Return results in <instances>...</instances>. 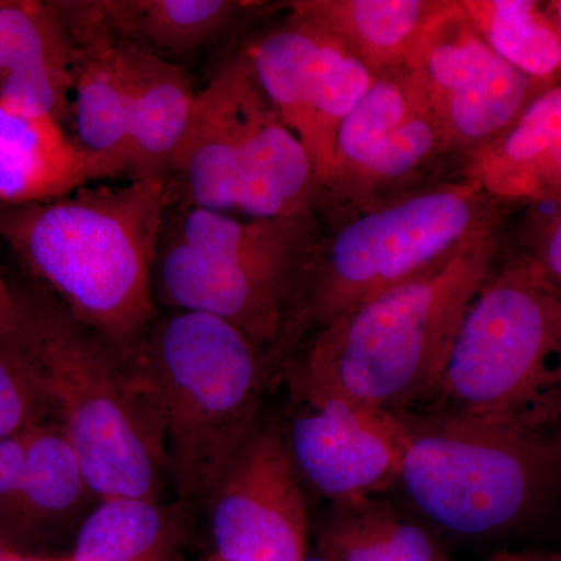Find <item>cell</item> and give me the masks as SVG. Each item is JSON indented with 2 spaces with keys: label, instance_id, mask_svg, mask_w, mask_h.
Here are the masks:
<instances>
[{
  "label": "cell",
  "instance_id": "cell-20",
  "mask_svg": "<svg viewBox=\"0 0 561 561\" xmlns=\"http://www.w3.org/2000/svg\"><path fill=\"white\" fill-rule=\"evenodd\" d=\"M331 505L317 534L324 561H451L430 531L382 494Z\"/></svg>",
  "mask_w": 561,
  "mask_h": 561
},
{
  "label": "cell",
  "instance_id": "cell-30",
  "mask_svg": "<svg viewBox=\"0 0 561 561\" xmlns=\"http://www.w3.org/2000/svg\"><path fill=\"white\" fill-rule=\"evenodd\" d=\"M486 561H561V557L549 552H501Z\"/></svg>",
  "mask_w": 561,
  "mask_h": 561
},
{
  "label": "cell",
  "instance_id": "cell-4",
  "mask_svg": "<svg viewBox=\"0 0 561 561\" xmlns=\"http://www.w3.org/2000/svg\"><path fill=\"white\" fill-rule=\"evenodd\" d=\"M504 206L476 181L457 176L335 225L327 234L320 230L268 359L272 376L305 339L332 321L502 230Z\"/></svg>",
  "mask_w": 561,
  "mask_h": 561
},
{
  "label": "cell",
  "instance_id": "cell-22",
  "mask_svg": "<svg viewBox=\"0 0 561 561\" xmlns=\"http://www.w3.org/2000/svg\"><path fill=\"white\" fill-rule=\"evenodd\" d=\"M426 103L415 70L402 68L373 76L370 87L339 130L331 180L321 191L317 208L343 190L391 133Z\"/></svg>",
  "mask_w": 561,
  "mask_h": 561
},
{
  "label": "cell",
  "instance_id": "cell-7",
  "mask_svg": "<svg viewBox=\"0 0 561 561\" xmlns=\"http://www.w3.org/2000/svg\"><path fill=\"white\" fill-rule=\"evenodd\" d=\"M415 413L561 424V297L519 254L493 271Z\"/></svg>",
  "mask_w": 561,
  "mask_h": 561
},
{
  "label": "cell",
  "instance_id": "cell-2",
  "mask_svg": "<svg viewBox=\"0 0 561 561\" xmlns=\"http://www.w3.org/2000/svg\"><path fill=\"white\" fill-rule=\"evenodd\" d=\"M502 230L364 302L312 335L283 376L290 390L411 411L434 389L478 291L496 268Z\"/></svg>",
  "mask_w": 561,
  "mask_h": 561
},
{
  "label": "cell",
  "instance_id": "cell-23",
  "mask_svg": "<svg viewBox=\"0 0 561 561\" xmlns=\"http://www.w3.org/2000/svg\"><path fill=\"white\" fill-rule=\"evenodd\" d=\"M491 50L542 87L559 84L561 41L546 3L535 0H460Z\"/></svg>",
  "mask_w": 561,
  "mask_h": 561
},
{
  "label": "cell",
  "instance_id": "cell-9",
  "mask_svg": "<svg viewBox=\"0 0 561 561\" xmlns=\"http://www.w3.org/2000/svg\"><path fill=\"white\" fill-rule=\"evenodd\" d=\"M415 70L451 157L461 164L500 138L534 98L535 83L497 57L459 2L445 0L421 33Z\"/></svg>",
  "mask_w": 561,
  "mask_h": 561
},
{
  "label": "cell",
  "instance_id": "cell-32",
  "mask_svg": "<svg viewBox=\"0 0 561 561\" xmlns=\"http://www.w3.org/2000/svg\"><path fill=\"white\" fill-rule=\"evenodd\" d=\"M549 13H551L553 22H556L557 31H559L561 41V0H552V2H546Z\"/></svg>",
  "mask_w": 561,
  "mask_h": 561
},
{
  "label": "cell",
  "instance_id": "cell-35",
  "mask_svg": "<svg viewBox=\"0 0 561 561\" xmlns=\"http://www.w3.org/2000/svg\"><path fill=\"white\" fill-rule=\"evenodd\" d=\"M205 561H224L220 559V557H217L216 553H213V556L208 557Z\"/></svg>",
  "mask_w": 561,
  "mask_h": 561
},
{
  "label": "cell",
  "instance_id": "cell-33",
  "mask_svg": "<svg viewBox=\"0 0 561 561\" xmlns=\"http://www.w3.org/2000/svg\"><path fill=\"white\" fill-rule=\"evenodd\" d=\"M9 552V549H7L5 546L2 545V541H0V561H5Z\"/></svg>",
  "mask_w": 561,
  "mask_h": 561
},
{
  "label": "cell",
  "instance_id": "cell-31",
  "mask_svg": "<svg viewBox=\"0 0 561 561\" xmlns=\"http://www.w3.org/2000/svg\"><path fill=\"white\" fill-rule=\"evenodd\" d=\"M5 561H69L68 557L62 559H49V557L21 556V553L9 552Z\"/></svg>",
  "mask_w": 561,
  "mask_h": 561
},
{
  "label": "cell",
  "instance_id": "cell-14",
  "mask_svg": "<svg viewBox=\"0 0 561 561\" xmlns=\"http://www.w3.org/2000/svg\"><path fill=\"white\" fill-rule=\"evenodd\" d=\"M99 501L60 424L51 421L33 431L20 486L0 505V541L21 556L76 541Z\"/></svg>",
  "mask_w": 561,
  "mask_h": 561
},
{
  "label": "cell",
  "instance_id": "cell-16",
  "mask_svg": "<svg viewBox=\"0 0 561 561\" xmlns=\"http://www.w3.org/2000/svg\"><path fill=\"white\" fill-rule=\"evenodd\" d=\"M113 51L130 102L131 179H169L197 103L194 81L181 66L127 41L113 39Z\"/></svg>",
  "mask_w": 561,
  "mask_h": 561
},
{
  "label": "cell",
  "instance_id": "cell-26",
  "mask_svg": "<svg viewBox=\"0 0 561 561\" xmlns=\"http://www.w3.org/2000/svg\"><path fill=\"white\" fill-rule=\"evenodd\" d=\"M57 421L43 370L22 345L0 341V438Z\"/></svg>",
  "mask_w": 561,
  "mask_h": 561
},
{
  "label": "cell",
  "instance_id": "cell-6",
  "mask_svg": "<svg viewBox=\"0 0 561 561\" xmlns=\"http://www.w3.org/2000/svg\"><path fill=\"white\" fill-rule=\"evenodd\" d=\"M144 351L160 390L179 501L206 507L261 430L267 356L228 321L184 311L153 320Z\"/></svg>",
  "mask_w": 561,
  "mask_h": 561
},
{
  "label": "cell",
  "instance_id": "cell-27",
  "mask_svg": "<svg viewBox=\"0 0 561 561\" xmlns=\"http://www.w3.org/2000/svg\"><path fill=\"white\" fill-rule=\"evenodd\" d=\"M519 241V256L561 297V202L529 205Z\"/></svg>",
  "mask_w": 561,
  "mask_h": 561
},
{
  "label": "cell",
  "instance_id": "cell-11",
  "mask_svg": "<svg viewBox=\"0 0 561 561\" xmlns=\"http://www.w3.org/2000/svg\"><path fill=\"white\" fill-rule=\"evenodd\" d=\"M309 249L209 254L169 239L154 267V297L172 311L228 321L264 351L268 364Z\"/></svg>",
  "mask_w": 561,
  "mask_h": 561
},
{
  "label": "cell",
  "instance_id": "cell-29",
  "mask_svg": "<svg viewBox=\"0 0 561 561\" xmlns=\"http://www.w3.org/2000/svg\"><path fill=\"white\" fill-rule=\"evenodd\" d=\"M0 341L21 345V320L16 295L0 265Z\"/></svg>",
  "mask_w": 561,
  "mask_h": 561
},
{
  "label": "cell",
  "instance_id": "cell-12",
  "mask_svg": "<svg viewBox=\"0 0 561 561\" xmlns=\"http://www.w3.org/2000/svg\"><path fill=\"white\" fill-rule=\"evenodd\" d=\"M290 397L283 434L301 481L331 504L394 486L408 448L397 413L332 394L290 390Z\"/></svg>",
  "mask_w": 561,
  "mask_h": 561
},
{
  "label": "cell",
  "instance_id": "cell-3",
  "mask_svg": "<svg viewBox=\"0 0 561 561\" xmlns=\"http://www.w3.org/2000/svg\"><path fill=\"white\" fill-rule=\"evenodd\" d=\"M21 345L49 383L57 423L103 497L161 500L168 474L164 413L144 341H105L46 290L20 289Z\"/></svg>",
  "mask_w": 561,
  "mask_h": 561
},
{
  "label": "cell",
  "instance_id": "cell-17",
  "mask_svg": "<svg viewBox=\"0 0 561 561\" xmlns=\"http://www.w3.org/2000/svg\"><path fill=\"white\" fill-rule=\"evenodd\" d=\"M445 0H297L290 16L331 36L371 76L409 68L424 27Z\"/></svg>",
  "mask_w": 561,
  "mask_h": 561
},
{
  "label": "cell",
  "instance_id": "cell-10",
  "mask_svg": "<svg viewBox=\"0 0 561 561\" xmlns=\"http://www.w3.org/2000/svg\"><path fill=\"white\" fill-rule=\"evenodd\" d=\"M245 51L273 108L308 151L321 194L331 180L339 130L370 87L371 73L327 33L294 16Z\"/></svg>",
  "mask_w": 561,
  "mask_h": 561
},
{
  "label": "cell",
  "instance_id": "cell-34",
  "mask_svg": "<svg viewBox=\"0 0 561 561\" xmlns=\"http://www.w3.org/2000/svg\"><path fill=\"white\" fill-rule=\"evenodd\" d=\"M302 561H324V560L321 559L319 553H316V556H306V559Z\"/></svg>",
  "mask_w": 561,
  "mask_h": 561
},
{
  "label": "cell",
  "instance_id": "cell-28",
  "mask_svg": "<svg viewBox=\"0 0 561 561\" xmlns=\"http://www.w3.org/2000/svg\"><path fill=\"white\" fill-rule=\"evenodd\" d=\"M35 430L0 438V505L20 486Z\"/></svg>",
  "mask_w": 561,
  "mask_h": 561
},
{
  "label": "cell",
  "instance_id": "cell-13",
  "mask_svg": "<svg viewBox=\"0 0 561 561\" xmlns=\"http://www.w3.org/2000/svg\"><path fill=\"white\" fill-rule=\"evenodd\" d=\"M224 561H302L309 518L283 427L261 426L208 505Z\"/></svg>",
  "mask_w": 561,
  "mask_h": 561
},
{
  "label": "cell",
  "instance_id": "cell-15",
  "mask_svg": "<svg viewBox=\"0 0 561 561\" xmlns=\"http://www.w3.org/2000/svg\"><path fill=\"white\" fill-rule=\"evenodd\" d=\"M122 176L83 149L61 124L0 103V205H33Z\"/></svg>",
  "mask_w": 561,
  "mask_h": 561
},
{
  "label": "cell",
  "instance_id": "cell-21",
  "mask_svg": "<svg viewBox=\"0 0 561 561\" xmlns=\"http://www.w3.org/2000/svg\"><path fill=\"white\" fill-rule=\"evenodd\" d=\"M73 68L72 117L77 142L133 176L131 116L127 90L114 60L113 39L80 47Z\"/></svg>",
  "mask_w": 561,
  "mask_h": 561
},
{
  "label": "cell",
  "instance_id": "cell-24",
  "mask_svg": "<svg viewBox=\"0 0 561 561\" xmlns=\"http://www.w3.org/2000/svg\"><path fill=\"white\" fill-rule=\"evenodd\" d=\"M319 231L317 217L234 219L224 210L184 206L171 239L209 254L271 253L308 249Z\"/></svg>",
  "mask_w": 561,
  "mask_h": 561
},
{
  "label": "cell",
  "instance_id": "cell-18",
  "mask_svg": "<svg viewBox=\"0 0 561 561\" xmlns=\"http://www.w3.org/2000/svg\"><path fill=\"white\" fill-rule=\"evenodd\" d=\"M190 504L103 497L83 523L69 561H180L190 534Z\"/></svg>",
  "mask_w": 561,
  "mask_h": 561
},
{
  "label": "cell",
  "instance_id": "cell-8",
  "mask_svg": "<svg viewBox=\"0 0 561 561\" xmlns=\"http://www.w3.org/2000/svg\"><path fill=\"white\" fill-rule=\"evenodd\" d=\"M169 181L183 206L257 219L317 217L311 158L273 108L245 50L198 91Z\"/></svg>",
  "mask_w": 561,
  "mask_h": 561
},
{
  "label": "cell",
  "instance_id": "cell-5",
  "mask_svg": "<svg viewBox=\"0 0 561 561\" xmlns=\"http://www.w3.org/2000/svg\"><path fill=\"white\" fill-rule=\"evenodd\" d=\"M394 413L408 431L394 486L446 534H507L561 494V424Z\"/></svg>",
  "mask_w": 561,
  "mask_h": 561
},
{
  "label": "cell",
  "instance_id": "cell-25",
  "mask_svg": "<svg viewBox=\"0 0 561 561\" xmlns=\"http://www.w3.org/2000/svg\"><path fill=\"white\" fill-rule=\"evenodd\" d=\"M77 55L57 3L0 0V87L35 69H73Z\"/></svg>",
  "mask_w": 561,
  "mask_h": 561
},
{
  "label": "cell",
  "instance_id": "cell-1",
  "mask_svg": "<svg viewBox=\"0 0 561 561\" xmlns=\"http://www.w3.org/2000/svg\"><path fill=\"white\" fill-rule=\"evenodd\" d=\"M173 201L165 176L90 184L58 201L0 205V238L73 319L138 348L154 320V267Z\"/></svg>",
  "mask_w": 561,
  "mask_h": 561
},
{
  "label": "cell",
  "instance_id": "cell-19",
  "mask_svg": "<svg viewBox=\"0 0 561 561\" xmlns=\"http://www.w3.org/2000/svg\"><path fill=\"white\" fill-rule=\"evenodd\" d=\"M257 3L238 0H111L98 2L111 39L172 60L208 46Z\"/></svg>",
  "mask_w": 561,
  "mask_h": 561
}]
</instances>
